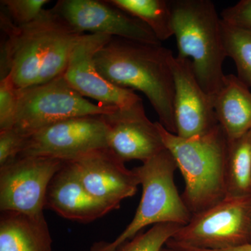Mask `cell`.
<instances>
[{
	"label": "cell",
	"instance_id": "5",
	"mask_svg": "<svg viewBox=\"0 0 251 251\" xmlns=\"http://www.w3.org/2000/svg\"><path fill=\"white\" fill-rule=\"evenodd\" d=\"M177 169L174 157L167 149L133 168L143 188L134 217L114 242L99 243L91 251H117L151 225L163 223L187 225L192 214L175 184V173Z\"/></svg>",
	"mask_w": 251,
	"mask_h": 251
},
{
	"label": "cell",
	"instance_id": "1",
	"mask_svg": "<svg viewBox=\"0 0 251 251\" xmlns=\"http://www.w3.org/2000/svg\"><path fill=\"white\" fill-rule=\"evenodd\" d=\"M0 27V79L9 75L18 90L64 75L73 50L85 34L53 8L23 25L14 24L1 8Z\"/></svg>",
	"mask_w": 251,
	"mask_h": 251
},
{
	"label": "cell",
	"instance_id": "13",
	"mask_svg": "<svg viewBox=\"0 0 251 251\" xmlns=\"http://www.w3.org/2000/svg\"><path fill=\"white\" fill-rule=\"evenodd\" d=\"M171 65L175 84L176 135L191 138L209 133L219 125L214 97L203 90L190 60L173 55Z\"/></svg>",
	"mask_w": 251,
	"mask_h": 251
},
{
	"label": "cell",
	"instance_id": "11",
	"mask_svg": "<svg viewBox=\"0 0 251 251\" xmlns=\"http://www.w3.org/2000/svg\"><path fill=\"white\" fill-rule=\"evenodd\" d=\"M53 9L84 34L90 31L145 44H161L146 24L108 0H59Z\"/></svg>",
	"mask_w": 251,
	"mask_h": 251
},
{
	"label": "cell",
	"instance_id": "27",
	"mask_svg": "<svg viewBox=\"0 0 251 251\" xmlns=\"http://www.w3.org/2000/svg\"><path fill=\"white\" fill-rule=\"evenodd\" d=\"M160 251H179L175 250V249H173V248L168 247H167V246H166V247H163V248H162V249H161V250H160Z\"/></svg>",
	"mask_w": 251,
	"mask_h": 251
},
{
	"label": "cell",
	"instance_id": "21",
	"mask_svg": "<svg viewBox=\"0 0 251 251\" xmlns=\"http://www.w3.org/2000/svg\"><path fill=\"white\" fill-rule=\"evenodd\" d=\"M182 226L172 223L153 225L146 232H140L117 251H160Z\"/></svg>",
	"mask_w": 251,
	"mask_h": 251
},
{
	"label": "cell",
	"instance_id": "4",
	"mask_svg": "<svg viewBox=\"0 0 251 251\" xmlns=\"http://www.w3.org/2000/svg\"><path fill=\"white\" fill-rule=\"evenodd\" d=\"M177 57L190 60L203 90L214 97L224 84L223 65L227 57L221 18L210 0L170 1Z\"/></svg>",
	"mask_w": 251,
	"mask_h": 251
},
{
	"label": "cell",
	"instance_id": "26",
	"mask_svg": "<svg viewBox=\"0 0 251 251\" xmlns=\"http://www.w3.org/2000/svg\"><path fill=\"white\" fill-rule=\"evenodd\" d=\"M166 246L179 251H251V243L246 244V245L241 246V247L231 248V249L220 251L201 250V249H192V248L176 245V244H173V243L170 242H167Z\"/></svg>",
	"mask_w": 251,
	"mask_h": 251
},
{
	"label": "cell",
	"instance_id": "10",
	"mask_svg": "<svg viewBox=\"0 0 251 251\" xmlns=\"http://www.w3.org/2000/svg\"><path fill=\"white\" fill-rule=\"evenodd\" d=\"M111 38L105 34H84L73 50L63 76L82 97H89L107 106L130 108L143 101L139 96L133 90L122 88L105 79L94 62L97 51Z\"/></svg>",
	"mask_w": 251,
	"mask_h": 251
},
{
	"label": "cell",
	"instance_id": "23",
	"mask_svg": "<svg viewBox=\"0 0 251 251\" xmlns=\"http://www.w3.org/2000/svg\"><path fill=\"white\" fill-rule=\"evenodd\" d=\"M19 90L9 75L0 79V130L12 128L17 113Z\"/></svg>",
	"mask_w": 251,
	"mask_h": 251
},
{
	"label": "cell",
	"instance_id": "17",
	"mask_svg": "<svg viewBox=\"0 0 251 251\" xmlns=\"http://www.w3.org/2000/svg\"><path fill=\"white\" fill-rule=\"evenodd\" d=\"M219 125L228 141L251 131V91L234 75H226L224 86L214 97Z\"/></svg>",
	"mask_w": 251,
	"mask_h": 251
},
{
	"label": "cell",
	"instance_id": "6",
	"mask_svg": "<svg viewBox=\"0 0 251 251\" xmlns=\"http://www.w3.org/2000/svg\"><path fill=\"white\" fill-rule=\"evenodd\" d=\"M117 108L92 103L74 90L62 75L46 83L19 90L13 128L29 137L67 119L107 115Z\"/></svg>",
	"mask_w": 251,
	"mask_h": 251
},
{
	"label": "cell",
	"instance_id": "16",
	"mask_svg": "<svg viewBox=\"0 0 251 251\" xmlns=\"http://www.w3.org/2000/svg\"><path fill=\"white\" fill-rule=\"evenodd\" d=\"M52 244L44 214L1 211L0 251H52Z\"/></svg>",
	"mask_w": 251,
	"mask_h": 251
},
{
	"label": "cell",
	"instance_id": "24",
	"mask_svg": "<svg viewBox=\"0 0 251 251\" xmlns=\"http://www.w3.org/2000/svg\"><path fill=\"white\" fill-rule=\"evenodd\" d=\"M27 138L13 128L0 130V168L20 156Z\"/></svg>",
	"mask_w": 251,
	"mask_h": 251
},
{
	"label": "cell",
	"instance_id": "18",
	"mask_svg": "<svg viewBox=\"0 0 251 251\" xmlns=\"http://www.w3.org/2000/svg\"><path fill=\"white\" fill-rule=\"evenodd\" d=\"M226 188V198L251 196V131L228 141Z\"/></svg>",
	"mask_w": 251,
	"mask_h": 251
},
{
	"label": "cell",
	"instance_id": "8",
	"mask_svg": "<svg viewBox=\"0 0 251 251\" xmlns=\"http://www.w3.org/2000/svg\"><path fill=\"white\" fill-rule=\"evenodd\" d=\"M108 148L103 115L74 117L57 122L27 137L20 156H46L74 161Z\"/></svg>",
	"mask_w": 251,
	"mask_h": 251
},
{
	"label": "cell",
	"instance_id": "15",
	"mask_svg": "<svg viewBox=\"0 0 251 251\" xmlns=\"http://www.w3.org/2000/svg\"><path fill=\"white\" fill-rule=\"evenodd\" d=\"M46 208L64 219L80 223L92 222L113 210L87 191L71 162H64L51 180Z\"/></svg>",
	"mask_w": 251,
	"mask_h": 251
},
{
	"label": "cell",
	"instance_id": "22",
	"mask_svg": "<svg viewBox=\"0 0 251 251\" xmlns=\"http://www.w3.org/2000/svg\"><path fill=\"white\" fill-rule=\"evenodd\" d=\"M1 8L14 24H29L35 21L43 11L49 0H1Z\"/></svg>",
	"mask_w": 251,
	"mask_h": 251
},
{
	"label": "cell",
	"instance_id": "25",
	"mask_svg": "<svg viewBox=\"0 0 251 251\" xmlns=\"http://www.w3.org/2000/svg\"><path fill=\"white\" fill-rule=\"evenodd\" d=\"M221 20L229 25L251 31V0H242L221 13Z\"/></svg>",
	"mask_w": 251,
	"mask_h": 251
},
{
	"label": "cell",
	"instance_id": "2",
	"mask_svg": "<svg viewBox=\"0 0 251 251\" xmlns=\"http://www.w3.org/2000/svg\"><path fill=\"white\" fill-rule=\"evenodd\" d=\"M171 50L112 37L94 56L99 73L114 85L143 92L156 111L159 123L176 134L175 84Z\"/></svg>",
	"mask_w": 251,
	"mask_h": 251
},
{
	"label": "cell",
	"instance_id": "19",
	"mask_svg": "<svg viewBox=\"0 0 251 251\" xmlns=\"http://www.w3.org/2000/svg\"><path fill=\"white\" fill-rule=\"evenodd\" d=\"M109 2L146 24L160 41L174 36L173 14L166 0H108Z\"/></svg>",
	"mask_w": 251,
	"mask_h": 251
},
{
	"label": "cell",
	"instance_id": "7",
	"mask_svg": "<svg viewBox=\"0 0 251 251\" xmlns=\"http://www.w3.org/2000/svg\"><path fill=\"white\" fill-rule=\"evenodd\" d=\"M168 242L201 250L220 251L251 242V196L226 198L193 214Z\"/></svg>",
	"mask_w": 251,
	"mask_h": 251
},
{
	"label": "cell",
	"instance_id": "12",
	"mask_svg": "<svg viewBox=\"0 0 251 251\" xmlns=\"http://www.w3.org/2000/svg\"><path fill=\"white\" fill-rule=\"evenodd\" d=\"M72 163L87 191L100 202L119 209L124 200L134 196L140 181L109 148L97 150Z\"/></svg>",
	"mask_w": 251,
	"mask_h": 251
},
{
	"label": "cell",
	"instance_id": "3",
	"mask_svg": "<svg viewBox=\"0 0 251 251\" xmlns=\"http://www.w3.org/2000/svg\"><path fill=\"white\" fill-rule=\"evenodd\" d=\"M165 147L185 181L183 201L191 214L209 209L226 198L228 140L219 125L206 134L183 138L156 122Z\"/></svg>",
	"mask_w": 251,
	"mask_h": 251
},
{
	"label": "cell",
	"instance_id": "14",
	"mask_svg": "<svg viewBox=\"0 0 251 251\" xmlns=\"http://www.w3.org/2000/svg\"><path fill=\"white\" fill-rule=\"evenodd\" d=\"M108 148L123 161H148L166 150L156 122L146 116L143 101L103 115Z\"/></svg>",
	"mask_w": 251,
	"mask_h": 251
},
{
	"label": "cell",
	"instance_id": "28",
	"mask_svg": "<svg viewBox=\"0 0 251 251\" xmlns=\"http://www.w3.org/2000/svg\"></svg>",
	"mask_w": 251,
	"mask_h": 251
},
{
	"label": "cell",
	"instance_id": "9",
	"mask_svg": "<svg viewBox=\"0 0 251 251\" xmlns=\"http://www.w3.org/2000/svg\"><path fill=\"white\" fill-rule=\"evenodd\" d=\"M64 161L46 156H19L0 168V210L44 214L50 183Z\"/></svg>",
	"mask_w": 251,
	"mask_h": 251
},
{
	"label": "cell",
	"instance_id": "20",
	"mask_svg": "<svg viewBox=\"0 0 251 251\" xmlns=\"http://www.w3.org/2000/svg\"><path fill=\"white\" fill-rule=\"evenodd\" d=\"M221 31L226 54L235 63L237 77L251 89V31L229 25L222 20Z\"/></svg>",
	"mask_w": 251,
	"mask_h": 251
}]
</instances>
